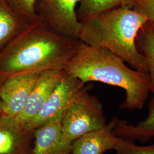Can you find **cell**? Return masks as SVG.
Instances as JSON below:
<instances>
[{"mask_svg": "<svg viewBox=\"0 0 154 154\" xmlns=\"http://www.w3.org/2000/svg\"><path fill=\"white\" fill-rule=\"evenodd\" d=\"M79 41L55 33L39 19L28 24L0 52V83L17 75L64 70Z\"/></svg>", "mask_w": 154, "mask_h": 154, "instance_id": "1", "label": "cell"}, {"mask_svg": "<svg viewBox=\"0 0 154 154\" xmlns=\"http://www.w3.org/2000/svg\"><path fill=\"white\" fill-rule=\"evenodd\" d=\"M110 50L96 48L79 41L77 50L65 71L83 83L99 82L125 90L121 109H142L151 85L149 73L134 69Z\"/></svg>", "mask_w": 154, "mask_h": 154, "instance_id": "2", "label": "cell"}, {"mask_svg": "<svg viewBox=\"0 0 154 154\" xmlns=\"http://www.w3.org/2000/svg\"><path fill=\"white\" fill-rule=\"evenodd\" d=\"M147 21L133 8H116L81 22L79 39L109 50L132 69L149 73L146 58L137 45L138 33Z\"/></svg>", "mask_w": 154, "mask_h": 154, "instance_id": "3", "label": "cell"}, {"mask_svg": "<svg viewBox=\"0 0 154 154\" xmlns=\"http://www.w3.org/2000/svg\"><path fill=\"white\" fill-rule=\"evenodd\" d=\"M106 125L103 106L98 98L83 88L68 106L62 121V145L71 154L72 143L83 135Z\"/></svg>", "mask_w": 154, "mask_h": 154, "instance_id": "4", "label": "cell"}, {"mask_svg": "<svg viewBox=\"0 0 154 154\" xmlns=\"http://www.w3.org/2000/svg\"><path fill=\"white\" fill-rule=\"evenodd\" d=\"M80 0H37L39 20L58 34L79 39L82 24L77 16Z\"/></svg>", "mask_w": 154, "mask_h": 154, "instance_id": "5", "label": "cell"}, {"mask_svg": "<svg viewBox=\"0 0 154 154\" xmlns=\"http://www.w3.org/2000/svg\"><path fill=\"white\" fill-rule=\"evenodd\" d=\"M86 85L76 78L65 74L37 114L25 125L30 132L66 110L77 94Z\"/></svg>", "mask_w": 154, "mask_h": 154, "instance_id": "6", "label": "cell"}, {"mask_svg": "<svg viewBox=\"0 0 154 154\" xmlns=\"http://www.w3.org/2000/svg\"><path fill=\"white\" fill-rule=\"evenodd\" d=\"M39 74L14 76L0 83V99L3 114L16 118L21 113Z\"/></svg>", "mask_w": 154, "mask_h": 154, "instance_id": "7", "label": "cell"}, {"mask_svg": "<svg viewBox=\"0 0 154 154\" xmlns=\"http://www.w3.org/2000/svg\"><path fill=\"white\" fill-rule=\"evenodd\" d=\"M65 74V71L61 70H48L39 73L23 109L16 119L25 125L30 121L61 82Z\"/></svg>", "mask_w": 154, "mask_h": 154, "instance_id": "8", "label": "cell"}, {"mask_svg": "<svg viewBox=\"0 0 154 154\" xmlns=\"http://www.w3.org/2000/svg\"><path fill=\"white\" fill-rule=\"evenodd\" d=\"M16 118L0 115V154H28L32 134Z\"/></svg>", "mask_w": 154, "mask_h": 154, "instance_id": "9", "label": "cell"}, {"mask_svg": "<svg viewBox=\"0 0 154 154\" xmlns=\"http://www.w3.org/2000/svg\"><path fill=\"white\" fill-rule=\"evenodd\" d=\"M114 118L105 126L88 132L75 140L72 146V154H104L116 150L122 138L114 132Z\"/></svg>", "mask_w": 154, "mask_h": 154, "instance_id": "10", "label": "cell"}, {"mask_svg": "<svg viewBox=\"0 0 154 154\" xmlns=\"http://www.w3.org/2000/svg\"><path fill=\"white\" fill-rule=\"evenodd\" d=\"M66 110L34 131L35 142L33 154H71L62 145V121Z\"/></svg>", "mask_w": 154, "mask_h": 154, "instance_id": "11", "label": "cell"}, {"mask_svg": "<svg viewBox=\"0 0 154 154\" xmlns=\"http://www.w3.org/2000/svg\"><path fill=\"white\" fill-rule=\"evenodd\" d=\"M149 105V112L146 118L136 125L114 117L115 125L114 132L119 137L144 143L154 138V93Z\"/></svg>", "mask_w": 154, "mask_h": 154, "instance_id": "12", "label": "cell"}, {"mask_svg": "<svg viewBox=\"0 0 154 154\" xmlns=\"http://www.w3.org/2000/svg\"><path fill=\"white\" fill-rule=\"evenodd\" d=\"M28 25L13 11L6 0H0V52Z\"/></svg>", "mask_w": 154, "mask_h": 154, "instance_id": "13", "label": "cell"}, {"mask_svg": "<svg viewBox=\"0 0 154 154\" xmlns=\"http://www.w3.org/2000/svg\"><path fill=\"white\" fill-rule=\"evenodd\" d=\"M138 0H80L76 11L80 22L118 7L133 8Z\"/></svg>", "mask_w": 154, "mask_h": 154, "instance_id": "14", "label": "cell"}, {"mask_svg": "<svg viewBox=\"0 0 154 154\" xmlns=\"http://www.w3.org/2000/svg\"><path fill=\"white\" fill-rule=\"evenodd\" d=\"M138 49L144 56L148 67L151 85L154 93V23L147 21L139 30L137 38Z\"/></svg>", "mask_w": 154, "mask_h": 154, "instance_id": "15", "label": "cell"}, {"mask_svg": "<svg viewBox=\"0 0 154 154\" xmlns=\"http://www.w3.org/2000/svg\"><path fill=\"white\" fill-rule=\"evenodd\" d=\"M11 9L28 24L37 21L38 18L35 11L37 0H6Z\"/></svg>", "mask_w": 154, "mask_h": 154, "instance_id": "16", "label": "cell"}, {"mask_svg": "<svg viewBox=\"0 0 154 154\" xmlns=\"http://www.w3.org/2000/svg\"><path fill=\"white\" fill-rule=\"evenodd\" d=\"M115 151V154H154V144L138 146L133 140L122 138Z\"/></svg>", "mask_w": 154, "mask_h": 154, "instance_id": "17", "label": "cell"}, {"mask_svg": "<svg viewBox=\"0 0 154 154\" xmlns=\"http://www.w3.org/2000/svg\"><path fill=\"white\" fill-rule=\"evenodd\" d=\"M133 9L154 23V0H138Z\"/></svg>", "mask_w": 154, "mask_h": 154, "instance_id": "18", "label": "cell"}, {"mask_svg": "<svg viewBox=\"0 0 154 154\" xmlns=\"http://www.w3.org/2000/svg\"><path fill=\"white\" fill-rule=\"evenodd\" d=\"M3 114V108H2V103L0 99V115Z\"/></svg>", "mask_w": 154, "mask_h": 154, "instance_id": "19", "label": "cell"}]
</instances>
